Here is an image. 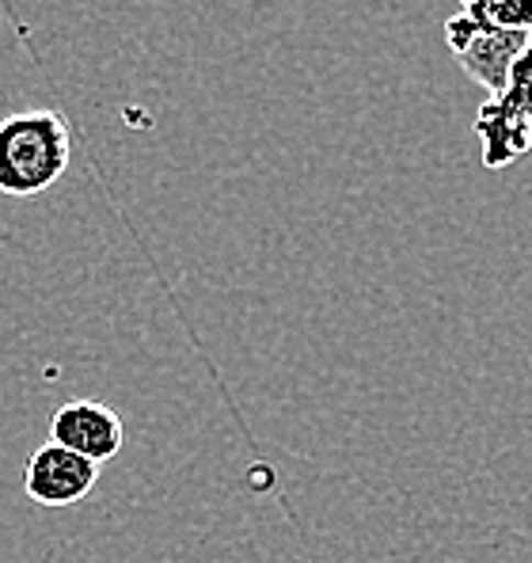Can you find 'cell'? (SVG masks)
<instances>
[{
  "label": "cell",
  "instance_id": "cell-7",
  "mask_svg": "<svg viewBox=\"0 0 532 563\" xmlns=\"http://www.w3.org/2000/svg\"><path fill=\"white\" fill-rule=\"evenodd\" d=\"M498 99H502V103H510L513 111H518L521 119L532 126V35H529L525 49L518 54V62H513L510 80H506V88L498 92Z\"/></svg>",
  "mask_w": 532,
  "mask_h": 563
},
{
  "label": "cell",
  "instance_id": "cell-5",
  "mask_svg": "<svg viewBox=\"0 0 532 563\" xmlns=\"http://www.w3.org/2000/svg\"><path fill=\"white\" fill-rule=\"evenodd\" d=\"M476 130L484 137V164L487 168H506L510 161H518L521 153L532 148V126L513 111L510 103H502L498 96L487 99V107L479 111Z\"/></svg>",
  "mask_w": 532,
  "mask_h": 563
},
{
  "label": "cell",
  "instance_id": "cell-4",
  "mask_svg": "<svg viewBox=\"0 0 532 563\" xmlns=\"http://www.w3.org/2000/svg\"><path fill=\"white\" fill-rule=\"evenodd\" d=\"M96 479H99L96 461L46 442L31 453L23 487H27V499L38 503V507H73V503L88 499Z\"/></svg>",
  "mask_w": 532,
  "mask_h": 563
},
{
  "label": "cell",
  "instance_id": "cell-3",
  "mask_svg": "<svg viewBox=\"0 0 532 563\" xmlns=\"http://www.w3.org/2000/svg\"><path fill=\"white\" fill-rule=\"evenodd\" d=\"M49 442L103 465V461L119 457L122 442H126V427H122L119 411L107 408V404L69 400L49 419Z\"/></svg>",
  "mask_w": 532,
  "mask_h": 563
},
{
  "label": "cell",
  "instance_id": "cell-1",
  "mask_svg": "<svg viewBox=\"0 0 532 563\" xmlns=\"http://www.w3.org/2000/svg\"><path fill=\"white\" fill-rule=\"evenodd\" d=\"M73 134L57 111H20L0 122V195L35 198L65 176Z\"/></svg>",
  "mask_w": 532,
  "mask_h": 563
},
{
  "label": "cell",
  "instance_id": "cell-2",
  "mask_svg": "<svg viewBox=\"0 0 532 563\" xmlns=\"http://www.w3.org/2000/svg\"><path fill=\"white\" fill-rule=\"evenodd\" d=\"M532 31H510V27H487L468 15H453L445 23V38L453 46L461 69L476 80L479 88H487L490 96H498L510 80V69L518 62V54L525 49Z\"/></svg>",
  "mask_w": 532,
  "mask_h": 563
},
{
  "label": "cell",
  "instance_id": "cell-6",
  "mask_svg": "<svg viewBox=\"0 0 532 563\" xmlns=\"http://www.w3.org/2000/svg\"><path fill=\"white\" fill-rule=\"evenodd\" d=\"M461 15L487 27L532 31V0H461Z\"/></svg>",
  "mask_w": 532,
  "mask_h": 563
}]
</instances>
